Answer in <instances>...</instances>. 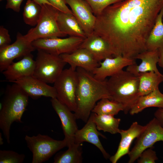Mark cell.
<instances>
[{"label":"cell","mask_w":163,"mask_h":163,"mask_svg":"<svg viewBox=\"0 0 163 163\" xmlns=\"http://www.w3.org/2000/svg\"><path fill=\"white\" fill-rule=\"evenodd\" d=\"M163 0H124L105 8L96 19L94 32L106 40L116 56L135 59L147 50V39Z\"/></svg>","instance_id":"1"},{"label":"cell","mask_w":163,"mask_h":163,"mask_svg":"<svg viewBox=\"0 0 163 163\" xmlns=\"http://www.w3.org/2000/svg\"><path fill=\"white\" fill-rule=\"evenodd\" d=\"M78 82L76 93L77 119L88 121L96 102L101 99L111 100L106 81L96 79L92 72L80 67L76 69Z\"/></svg>","instance_id":"2"},{"label":"cell","mask_w":163,"mask_h":163,"mask_svg":"<svg viewBox=\"0 0 163 163\" xmlns=\"http://www.w3.org/2000/svg\"><path fill=\"white\" fill-rule=\"evenodd\" d=\"M29 96L18 85L7 86L0 111V128L7 142H10V131L14 122L21 123L28 104Z\"/></svg>","instance_id":"3"},{"label":"cell","mask_w":163,"mask_h":163,"mask_svg":"<svg viewBox=\"0 0 163 163\" xmlns=\"http://www.w3.org/2000/svg\"><path fill=\"white\" fill-rule=\"evenodd\" d=\"M106 82L111 100L123 105L124 112L127 113L140 97L138 77L123 69L110 77Z\"/></svg>","instance_id":"4"},{"label":"cell","mask_w":163,"mask_h":163,"mask_svg":"<svg viewBox=\"0 0 163 163\" xmlns=\"http://www.w3.org/2000/svg\"><path fill=\"white\" fill-rule=\"evenodd\" d=\"M59 11L51 5H42L41 15L37 25L24 35L25 38L32 42L40 39L66 37L67 35L62 32L58 26L57 19Z\"/></svg>","instance_id":"5"},{"label":"cell","mask_w":163,"mask_h":163,"mask_svg":"<svg viewBox=\"0 0 163 163\" xmlns=\"http://www.w3.org/2000/svg\"><path fill=\"white\" fill-rule=\"evenodd\" d=\"M33 76L47 83H54L67 63L60 55L38 49Z\"/></svg>","instance_id":"6"},{"label":"cell","mask_w":163,"mask_h":163,"mask_svg":"<svg viewBox=\"0 0 163 163\" xmlns=\"http://www.w3.org/2000/svg\"><path fill=\"white\" fill-rule=\"evenodd\" d=\"M24 139L27 147L32 154V163L45 162L59 150L67 147L64 139L56 140L40 134L32 136L26 135Z\"/></svg>","instance_id":"7"},{"label":"cell","mask_w":163,"mask_h":163,"mask_svg":"<svg viewBox=\"0 0 163 163\" xmlns=\"http://www.w3.org/2000/svg\"><path fill=\"white\" fill-rule=\"evenodd\" d=\"M78 82L76 70L71 67L64 69L54 83L56 98L72 111L76 109V93Z\"/></svg>","instance_id":"8"},{"label":"cell","mask_w":163,"mask_h":163,"mask_svg":"<svg viewBox=\"0 0 163 163\" xmlns=\"http://www.w3.org/2000/svg\"><path fill=\"white\" fill-rule=\"evenodd\" d=\"M137 138L134 146L128 154L129 163H133L143 151L152 147L157 142H163V127L155 117L145 125L144 131Z\"/></svg>","instance_id":"9"},{"label":"cell","mask_w":163,"mask_h":163,"mask_svg":"<svg viewBox=\"0 0 163 163\" xmlns=\"http://www.w3.org/2000/svg\"><path fill=\"white\" fill-rule=\"evenodd\" d=\"M84 39L73 36L64 38L54 37L38 39L33 41L32 43L36 50H42L60 55L72 53L79 48Z\"/></svg>","instance_id":"10"},{"label":"cell","mask_w":163,"mask_h":163,"mask_svg":"<svg viewBox=\"0 0 163 163\" xmlns=\"http://www.w3.org/2000/svg\"><path fill=\"white\" fill-rule=\"evenodd\" d=\"M15 41L0 49V71L2 72L16 58L24 56L36 50L32 42L27 40L21 33L17 34Z\"/></svg>","instance_id":"11"},{"label":"cell","mask_w":163,"mask_h":163,"mask_svg":"<svg viewBox=\"0 0 163 163\" xmlns=\"http://www.w3.org/2000/svg\"><path fill=\"white\" fill-rule=\"evenodd\" d=\"M50 101L53 109L61 120L64 139L66 142L68 147L75 143V135L78 130L76 118L74 113H73L67 107L56 98H51Z\"/></svg>","instance_id":"12"},{"label":"cell","mask_w":163,"mask_h":163,"mask_svg":"<svg viewBox=\"0 0 163 163\" xmlns=\"http://www.w3.org/2000/svg\"><path fill=\"white\" fill-rule=\"evenodd\" d=\"M12 82L18 85L29 97L33 99L42 96L56 98V91L53 86H50L33 76L24 77Z\"/></svg>","instance_id":"13"},{"label":"cell","mask_w":163,"mask_h":163,"mask_svg":"<svg viewBox=\"0 0 163 163\" xmlns=\"http://www.w3.org/2000/svg\"><path fill=\"white\" fill-rule=\"evenodd\" d=\"M87 37L94 30L96 17L86 0H66Z\"/></svg>","instance_id":"14"},{"label":"cell","mask_w":163,"mask_h":163,"mask_svg":"<svg viewBox=\"0 0 163 163\" xmlns=\"http://www.w3.org/2000/svg\"><path fill=\"white\" fill-rule=\"evenodd\" d=\"M135 59L119 55L107 58L100 62V65L92 72L97 79L104 81L107 77H111L123 69L136 64Z\"/></svg>","instance_id":"15"},{"label":"cell","mask_w":163,"mask_h":163,"mask_svg":"<svg viewBox=\"0 0 163 163\" xmlns=\"http://www.w3.org/2000/svg\"><path fill=\"white\" fill-rule=\"evenodd\" d=\"M79 48L88 50L99 62L107 58L116 56L110 44L94 32L84 39Z\"/></svg>","instance_id":"16"},{"label":"cell","mask_w":163,"mask_h":163,"mask_svg":"<svg viewBox=\"0 0 163 163\" xmlns=\"http://www.w3.org/2000/svg\"><path fill=\"white\" fill-rule=\"evenodd\" d=\"M60 55L65 62L69 64L70 67L75 70L80 67L92 72L100 65V62L91 53L84 48H79L72 53Z\"/></svg>","instance_id":"17"},{"label":"cell","mask_w":163,"mask_h":163,"mask_svg":"<svg viewBox=\"0 0 163 163\" xmlns=\"http://www.w3.org/2000/svg\"><path fill=\"white\" fill-rule=\"evenodd\" d=\"M97 130L91 113L84 126L80 129H78L75 133V143L81 144L85 142L92 144L100 150L104 157L107 159L110 157V155L104 149L99 137V136L103 138L105 136Z\"/></svg>","instance_id":"18"},{"label":"cell","mask_w":163,"mask_h":163,"mask_svg":"<svg viewBox=\"0 0 163 163\" xmlns=\"http://www.w3.org/2000/svg\"><path fill=\"white\" fill-rule=\"evenodd\" d=\"M19 61L13 62L2 72L7 81L13 82L20 78L33 76L35 61L33 56L30 53Z\"/></svg>","instance_id":"19"},{"label":"cell","mask_w":163,"mask_h":163,"mask_svg":"<svg viewBox=\"0 0 163 163\" xmlns=\"http://www.w3.org/2000/svg\"><path fill=\"white\" fill-rule=\"evenodd\" d=\"M145 126L139 124L136 122H133L127 130H120L119 133L121 139L117 150L115 154L110 157L112 163H116L122 156L128 154L129 148L133 140L137 138L144 131Z\"/></svg>","instance_id":"20"},{"label":"cell","mask_w":163,"mask_h":163,"mask_svg":"<svg viewBox=\"0 0 163 163\" xmlns=\"http://www.w3.org/2000/svg\"><path fill=\"white\" fill-rule=\"evenodd\" d=\"M135 59H139L141 62L139 65L136 64L128 66L126 70L137 76L139 73L154 71L160 73L157 67L159 59L158 50H146L138 54Z\"/></svg>","instance_id":"21"},{"label":"cell","mask_w":163,"mask_h":163,"mask_svg":"<svg viewBox=\"0 0 163 163\" xmlns=\"http://www.w3.org/2000/svg\"><path fill=\"white\" fill-rule=\"evenodd\" d=\"M57 22L60 30L70 36L85 39L87 36L73 14L59 11Z\"/></svg>","instance_id":"22"},{"label":"cell","mask_w":163,"mask_h":163,"mask_svg":"<svg viewBox=\"0 0 163 163\" xmlns=\"http://www.w3.org/2000/svg\"><path fill=\"white\" fill-rule=\"evenodd\" d=\"M137 76L139 78V91L140 96L158 89L159 85L163 82V75L154 71L140 73Z\"/></svg>","instance_id":"23"},{"label":"cell","mask_w":163,"mask_h":163,"mask_svg":"<svg viewBox=\"0 0 163 163\" xmlns=\"http://www.w3.org/2000/svg\"><path fill=\"white\" fill-rule=\"evenodd\" d=\"M150 107L163 108V94L159 88L147 94L140 96L135 105L129 111V113L133 115Z\"/></svg>","instance_id":"24"},{"label":"cell","mask_w":163,"mask_h":163,"mask_svg":"<svg viewBox=\"0 0 163 163\" xmlns=\"http://www.w3.org/2000/svg\"><path fill=\"white\" fill-rule=\"evenodd\" d=\"M163 8L160 11L147 39V50L152 51L163 48Z\"/></svg>","instance_id":"25"},{"label":"cell","mask_w":163,"mask_h":163,"mask_svg":"<svg viewBox=\"0 0 163 163\" xmlns=\"http://www.w3.org/2000/svg\"><path fill=\"white\" fill-rule=\"evenodd\" d=\"M82 143H75L65 151L57 153L54 163H81L82 161Z\"/></svg>","instance_id":"26"},{"label":"cell","mask_w":163,"mask_h":163,"mask_svg":"<svg viewBox=\"0 0 163 163\" xmlns=\"http://www.w3.org/2000/svg\"><path fill=\"white\" fill-rule=\"evenodd\" d=\"M92 113L98 130L112 134L119 133L120 130L119 126L121 120L120 118H115L113 116L110 115H98L93 112Z\"/></svg>","instance_id":"27"},{"label":"cell","mask_w":163,"mask_h":163,"mask_svg":"<svg viewBox=\"0 0 163 163\" xmlns=\"http://www.w3.org/2000/svg\"><path fill=\"white\" fill-rule=\"evenodd\" d=\"M124 110L125 107L122 104L104 98L99 100L91 112L98 115L107 114L114 116Z\"/></svg>","instance_id":"28"},{"label":"cell","mask_w":163,"mask_h":163,"mask_svg":"<svg viewBox=\"0 0 163 163\" xmlns=\"http://www.w3.org/2000/svg\"><path fill=\"white\" fill-rule=\"evenodd\" d=\"M42 7V6L33 0H27L23 13L24 23L31 26H36L41 15Z\"/></svg>","instance_id":"29"},{"label":"cell","mask_w":163,"mask_h":163,"mask_svg":"<svg viewBox=\"0 0 163 163\" xmlns=\"http://www.w3.org/2000/svg\"><path fill=\"white\" fill-rule=\"evenodd\" d=\"M25 155L10 150H0V163H22Z\"/></svg>","instance_id":"30"},{"label":"cell","mask_w":163,"mask_h":163,"mask_svg":"<svg viewBox=\"0 0 163 163\" xmlns=\"http://www.w3.org/2000/svg\"><path fill=\"white\" fill-rule=\"evenodd\" d=\"M96 16L108 6L124 0H86Z\"/></svg>","instance_id":"31"},{"label":"cell","mask_w":163,"mask_h":163,"mask_svg":"<svg viewBox=\"0 0 163 163\" xmlns=\"http://www.w3.org/2000/svg\"><path fill=\"white\" fill-rule=\"evenodd\" d=\"M151 148L145 150L142 153L138 160V163H155L158 158L156 152Z\"/></svg>","instance_id":"32"},{"label":"cell","mask_w":163,"mask_h":163,"mask_svg":"<svg viewBox=\"0 0 163 163\" xmlns=\"http://www.w3.org/2000/svg\"><path fill=\"white\" fill-rule=\"evenodd\" d=\"M11 40L8 30L3 26H0V49L10 44Z\"/></svg>","instance_id":"33"},{"label":"cell","mask_w":163,"mask_h":163,"mask_svg":"<svg viewBox=\"0 0 163 163\" xmlns=\"http://www.w3.org/2000/svg\"><path fill=\"white\" fill-rule=\"evenodd\" d=\"M59 11L73 14L71 10L66 5V0H46Z\"/></svg>","instance_id":"34"},{"label":"cell","mask_w":163,"mask_h":163,"mask_svg":"<svg viewBox=\"0 0 163 163\" xmlns=\"http://www.w3.org/2000/svg\"><path fill=\"white\" fill-rule=\"evenodd\" d=\"M24 0H7L6 9H11L14 11L18 12L20 10L21 5Z\"/></svg>","instance_id":"35"},{"label":"cell","mask_w":163,"mask_h":163,"mask_svg":"<svg viewBox=\"0 0 163 163\" xmlns=\"http://www.w3.org/2000/svg\"><path fill=\"white\" fill-rule=\"evenodd\" d=\"M154 116L163 127V108H159L155 113Z\"/></svg>","instance_id":"36"},{"label":"cell","mask_w":163,"mask_h":163,"mask_svg":"<svg viewBox=\"0 0 163 163\" xmlns=\"http://www.w3.org/2000/svg\"><path fill=\"white\" fill-rule=\"evenodd\" d=\"M159 59L158 64L159 66L163 68V48L158 49Z\"/></svg>","instance_id":"37"},{"label":"cell","mask_w":163,"mask_h":163,"mask_svg":"<svg viewBox=\"0 0 163 163\" xmlns=\"http://www.w3.org/2000/svg\"><path fill=\"white\" fill-rule=\"evenodd\" d=\"M35 2L40 4L41 6L45 4H48L52 5L49 2L46 0H33Z\"/></svg>","instance_id":"38"},{"label":"cell","mask_w":163,"mask_h":163,"mask_svg":"<svg viewBox=\"0 0 163 163\" xmlns=\"http://www.w3.org/2000/svg\"><path fill=\"white\" fill-rule=\"evenodd\" d=\"M3 144V139L2 138V134L0 133V145H2Z\"/></svg>","instance_id":"39"},{"label":"cell","mask_w":163,"mask_h":163,"mask_svg":"<svg viewBox=\"0 0 163 163\" xmlns=\"http://www.w3.org/2000/svg\"><path fill=\"white\" fill-rule=\"evenodd\" d=\"M162 21H163V17H162Z\"/></svg>","instance_id":"40"},{"label":"cell","mask_w":163,"mask_h":163,"mask_svg":"<svg viewBox=\"0 0 163 163\" xmlns=\"http://www.w3.org/2000/svg\"><path fill=\"white\" fill-rule=\"evenodd\" d=\"M2 0H0V1H2Z\"/></svg>","instance_id":"41"}]
</instances>
